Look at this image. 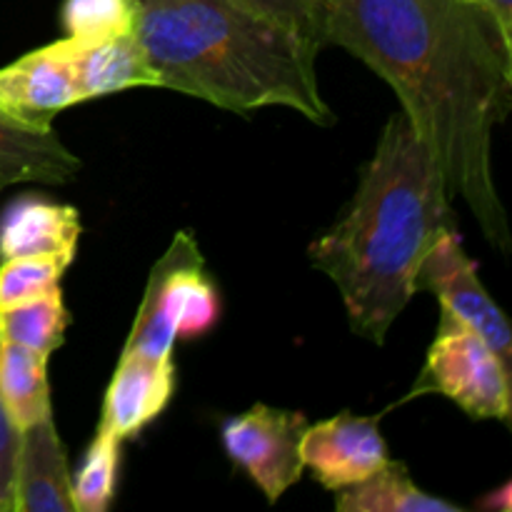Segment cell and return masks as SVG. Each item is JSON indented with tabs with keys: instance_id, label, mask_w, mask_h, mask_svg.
Returning a JSON list of instances; mask_svg holds the SVG:
<instances>
[{
	"instance_id": "1",
	"label": "cell",
	"mask_w": 512,
	"mask_h": 512,
	"mask_svg": "<svg viewBox=\"0 0 512 512\" xmlns=\"http://www.w3.org/2000/svg\"><path fill=\"white\" fill-rule=\"evenodd\" d=\"M323 43L348 50L393 88L453 200L508 255L493 133L512 110V33L460 0H323Z\"/></svg>"
},
{
	"instance_id": "2",
	"label": "cell",
	"mask_w": 512,
	"mask_h": 512,
	"mask_svg": "<svg viewBox=\"0 0 512 512\" xmlns=\"http://www.w3.org/2000/svg\"><path fill=\"white\" fill-rule=\"evenodd\" d=\"M458 230L445 175L403 110L380 130L343 215L308 245L330 278L350 330L383 345L418 295V270L435 240Z\"/></svg>"
},
{
	"instance_id": "3",
	"label": "cell",
	"mask_w": 512,
	"mask_h": 512,
	"mask_svg": "<svg viewBox=\"0 0 512 512\" xmlns=\"http://www.w3.org/2000/svg\"><path fill=\"white\" fill-rule=\"evenodd\" d=\"M135 38L160 88L235 115L288 108L335 123L315 68L320 45L238 0H140Z\"/></svg>"
},
{
	"instance_id": "4",
	"label": "cell",
	"mask_w": 512,
	"mask_h": 512,
	"mask_svg": "<svg viewBox=\"0 0 512 512\" xmlns=\"http://www.w3.org/2000/svg\"><path fill=\"white\" fill-rule=\"evenodd\" d=\"M218 318L220 295L205 270L198 240L180 230L150 268L123 353L170 360L178 340L200 338L215 328Z\"/></svg>"
},
{
	"instance_id": "5",
	"label": "cell",
	"mask_w": 512,
	"mask_h": 512,
	"mask_svg": "<svg viewBox=\"0 0 512 512\" xmlns=\"http://www.w3.org/2000/svg\"><path fill=\"white\" fill-rule=\"evenodd\" d=\"M418 395L448 398L470 420H498L508 425L512 413L510 365H505L473 328L440 310L438 330L423 370L405 400Z\"/></svg>"
},
{
	"instance_id": "6",
	"label": "cell",
	"mask_w": 512,
	"mask_h": 512,
	"mask_svg": "<svg viewBox=\"0 0 512 512\" xmlns=\"http://www.w3.org/2000/svg\"><path fill=\"white\" fill-rule=\"evenodd\" d=\"M308 418L298 410H280L255 403L245 413L225 420L220 438L225 455L258 485L270 505L278 503L305 468L300 443Z\"/></svg>"
},
{
	"instance_id": "7",
	"label": "cell",
	"mask_w": 512,
	"mask_h": 512,
	"mask_svg": "<svg viewBox=\"0 0 512 512\" xmlns=\"http://www.w3.org/2000/svg\"><path fill=\"white\" fill-rule=\"evenodd\" d=\"M433 293L440 310L473 328L505 365H512V330L503 310L490 298L468 258L458 230H448L433 243L418 270V293Z\"/></svg>"
},
{
	"instance_id": "8",
	"label": "cell",
	"mask_w": 512,
	"mask_h": 512,
	"mask_svg": "<svg viewBox=\"0 0 512 512\" xmlns=\"http://www.w3.org/2000/svg\"><path fill=\"white\" fill-rule=\"evenodd\" d=\"M303 468L335 493L360 483L388 463V445L380 433V420L370 415L338 413L310 425L300 443Z\"/></svg>"
},
{
	"instance_id": "9",
	"label": "cell",
	"mask_w": 512,
	"mask_h": 512,
	"mask_svg": "<svg viewBox=\"0 0 512 512\" xmlns=\"http://www.w3.org/2000/svg\"><path fill=\"white\" fill-rule=\"evenodd\" d=\"M83 103L70 40L35 48L0 68V110L33 125H53L63 110Z\"/></svg>"
},
{
	"instance_id": "10",
	"label": "cell",
	"mask_w": 512,
	"mask_h": 512,
	"mask_svg": "<svg viewBox=\"0 0 512 512\" xmlns=\"http://www.w3.org/2000/svg\"><path fill=\"white\" fill-rule=\"evenodd\" d=\"M13 512H75L73 470L53 418L18 430Z\"/></svg>"
},
{
	"instance_id": "11",
	"label": "cell",
	"mask_w": 512,
	"mask_h": 512,
	"mask_svg": "<svg viewBox=\"0 0 512 512\" xmlns=\"http://www.w3.org/2000/svg\"><path fill=\"white\" fill-rule=\"evenodd\" d=\"M175 393V363L143 355L120 353L108 388L98 428L110 430L115 438L128 440L143 433L160 418Z\"/></svg>"
},
{
	"instance_id": "12",
	"label": "cell",
	"mask_w": 512,
	"mask_h": 512,
	"mask_svg": "<svg viewBox=\"0 0 512 512\" xmlns=\"http://www.w3.org/2000/svg\"><path fill=\"white\" fill-rule=\"evenodd\" d=\"M80 158L53 125H33L0 110V190L8 185H68L78 178Z\"/></svg>"
},
{
	"instance_id": "13",
	"label": "cell",
	"mask_w": 512,
	"mask_h": 512,
	"mask_svg": "<svg viewBox=\"0 0 512 512\" xmlns=\"http://www.w3.org/2000/svg\"><path fill=\"white\" fill-rule=\"evenodd\" d=\"M80 233L78 208L43 195H20L0 215V260L23 255L75 258Z\"/></svg>"
},
{
	"instance_id": "14",
	"label": "cell",
	"mask_w": 512,
	"mask_h": 512,
	"mask_svg": "<svg viewBox=\"0 0 512 512\" xmlns=\"http://www.w3.org/2000/svg\"><path fill=\"white\" fill-rule=\"evenodd\" d=\"M70 50H73V65L83 103L133 88H160L158 73L135 35H123V38L103 40V43L70 40Z\"/></svg>"
},
{
	"instance_id": "15",
	"label": "cell",
	"mask_w": 512,
	"mask_h": 512,
	"mask_svg": "<svg viewBox=\"0 0 512 512\" xmlns=\"http://www.w3.org/2000/svg\"><path fill=\"white\" fill-rule=\"evenodd\" d=\"M338 512H463L450 500L438 498L410 478L408 468L388 458L360 483L335 490Z\"/></svg>"
},
{
	"instance_id": "16",
	"label": "cell",
	"mask_w": 512,
	"mask_h": 512,
	"mask_svg": "<svg viewBox=\"0 0 512 512\" xmlns=\"http://www.w3.org/2000/svg\"><path fill=\"white\" fill-rule=\"evenodd\" d=\"M48 355L0 340V403L15 430L53 418Z\"/></svg>"
},
{
	"instance_id": "17",
	"label": "cell",
	"mask_w": 512,
	"mask_h": 512,
	"mask_svg": "<svg viewBox=\"0 0 512 512\" xmlns=\"http://www.w3.org/2000/svg\"><path fill=\"white\" fill-rule=\"evenodd\" d=\"M70 315L60 288L0 310V340L53 355L65 343Z\"/></svg>"
},
{
	"instance_id": "18",
	"label": "cell",
	"mask_w": 512,
	"mask_h": 512,
	"mask_svg": "<svg viewBox=\"0 0 512 512\" xmlns=\"http://www.w3.org/2000/svg\"><path fill=\"white\" fill-rule=\"evenodd\" d=\"M140 18V0H65L60 10L65 38L75 43L135 35Z\"/></svg>"
},
{
	"instance_id": "19",
	"label": "cell",
	"mask_w": 512,
	"mask_h": 512,
	"mask_svg": "<svg viewBox=\"0 0 512 512\" xmlns=\"http://www.w3.org/2000/svg\"><path fill=\"white\" fill-rule=\"evenodd\" d=\"M120 445L123 440L115 438L110 430L98 428L78 473L73 475L75 512H105L110 508L118 485Z\"/></svg>"
},
{
	"instance_id": "20",
	"label": "cell",
	"mask_w": 512,
	"mask_h": 512,
	"mask_svg": "<svg viewBox=\"0 0 512 512\" xmlns=\"http://www.w3.org/2000/svg\"><path fill=\"white\" fill-rule=\"evenodd\" d=\"M73 260L68 255H23L0 260V310L60 288V278Z\"/></svg>"
},
{
	"instance_id": "21",
	"label": "cell",
	"mask_w": 512,
	"mask_h": 512,
	"mask_svg": "<svg viewBox=\"0 0 512 512\" xmlns=\"http://www.w3.org/2000/svg\"><path fill=\"white\" fill-rule=\"evenodd\" d=\"M238 3L300 30L303 35L313 38L320 48H325L323 0H238Z\"/></svg>"
},
{
	"instance_id": "22",
	"label": "cell",
	"mask_w": 512,
	"mask_h": 512,
	"mask_svg": "<svg viewBox=\"0 0 512 512\" xmlns=\"http://www.w3.org/2000/svg\"><path fill=\"white\" fill-rule=\"evenodd\" d=\"M15 448H18V430L13 428L0 403V512H13Z\"/></svg>"
},
{
	"instance_id": "23",
	"label": "cell",
	"mask_w": 512,
	"mask_h": 512,
	"mask_svg": "<svg viewBox=\"0 0 512 512\" xmlns=\"http://www.w3.org/2000/svg\"><path fill=\"white\" fill-rule=\"evenodd\" d=\"M460 3L478 5V8L488 10L498 18V23L503 25L508 33H512V0H460Z\"/></svg>"
}]
</instances>
